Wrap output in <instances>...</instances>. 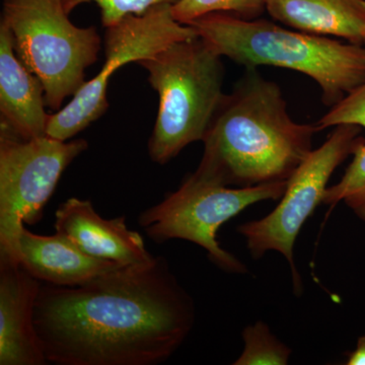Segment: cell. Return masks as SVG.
<instances>
[{"instance_id":"2e32d148","label":"cell","mask_w":365,"mask_h":365,"mask_svg":"<svg viewBox=\"0 0 365 365\" xmlns=\"http://www.w3.org/2000/svg\"><path fill=\"white\" fill-rule=\"evenodd\" d=\"M267 0H180L172 6L173 16L184 25L211 14H227L245 20L259 19Z\"/></svg>"},{"instance_id":"3957f363","label":"cell","mask_w":365,"mask_h":365,"mask_svg":"<svg viewBox=\"0 0 365 365\" xmlns=\"http://www.w3.org/2000/svg\"><path fill=\"white\" fill-rule=\"evenodd\" d=\"M189 26L218 55L246 68L279 67L309 76L330 108L365 83V46L227 14H207Z\"/></svg>"},{"instance_id":"7c38bea8","label":"cell","mask_w":365,"mask_h":365,"mask_svg":"<svg viewBox=\"0 0 365 365\" xmlns=\"http://www.w3.org/2000/svg\"><path fill=\"white\" fill-rule=\"evenodd\" d=\"M44 88L14 50L13 36L0 25V113L1 125L23 139L47 136Z\"/></svg>"},{"instance_id":"4fadbf2b","label":"cell","mask_w":365,"mask_h":365,"mask_svg":"<svg viewBox=\"0 0 365 365\" xmlns=\"http://www.w3.org/2000/svg\"><path fill=\"white\" fill-rule=\"evenodd\" d=\"M19 261L36 279L59 287L81 284L123 266L91 256L59 232L36 235L26 227L19 237Z\"/></svg>"},{"instance_id":"e0dca14e","label":"cell","mask_w":365,"mask_h":365,"mask_svg":"<svg viewBox=\"0 0 365 365\" xmlns=\"http://www.w3.org/2000/svg\"><path fill=\"white\" fill-rule=\"evenodd\" d=\"M245 349L235 365H285L292 350L271 333L263 322L247 327L242 332Z\"/></svg>"},{"instance_id":"6da1fadb","label":"cell","mask_w":365,"mask_h":365,"mask_svg":"<svg viewBox=\"0 0 365 365\" xmlns=\"http://www.w3.org/2000/svg\"><path fill=\"white\" fill-rule=\"evenodd\" d=\"M195 306L163 256L74 287L41 283L34 324L48 364L155 365L193 329Z\"/></svg>"},{"instance_id":"ac0fdd59","label":"cell","mask_w":365,"mask_h":365,"mask_svg":"<svg viewBox=\"0 0 365 365\" xmlns=\"http://www.w3.org/2000/svg\"><path fill=\"white\" fill-rule=\"evenodd\" d=\"M180 0H61L64 9L71 14L83 4L95 2L101 11V21L106 29L119 23L131 14H145L160 4H176Z\"/></svg>"},{"instance_id":"277c9868","label":"cell","mask_w":365,"mask_h":365,"mask_svg":"<svg viewBox=\"0 0 365 365\" xmlns=\"http://www.w3.org/2000/svg\"><path fill=\"white\" fill-rule=\"evenodd\" d=\"M158 95L150 160L165 165L189 144L203 141L225 93L222 56L201 38L170 45L138 62Z\"/></svg>"},{"instance_id":"d6986e66","label":"cell","mask_w":365,"mask_h":365,"mask_svg":"<svg viewBox=\"0 0 365 365\" xmlns=\"http://www.w3.org/2000/svg\"><path fill=\"white\" fill-rule=\"evenodd\" d=\"M316 124L319 131L342 124L357 125L365 130V83L331 107Z\"/></svg>"},{"instance_id":"ffe728a7","label":"cell","mask_w":365,"mask_h":365,"mask_svg":"<svg viewBox=\"0 0 365 365\" xmlns=\"http://www.w3.org/2000/svg\"><path fill=\"white\" fill-rule=\"evenodd\" d=\"M347 365H365V335L360 337L354 351L348 354Z\"/></svg>"},{"instance_id":"8992f818","label":"cell","mask_w":365,"mask_h":365,"mask_svg":"<svg viewBox=\"0 0 365 365\" xmlns=\"http://www.w3.org/2000/svg\"><path fill=\"white\" fill-rule=\"evenodd\" d=\"M287 186V181L235 188L194 172L177 191L144 210L139 215V225L158 244L175 239L194 242L205 250L211 262L225 272L247 273L246 266L220 246L218 230L255 203L278 200Z\"/></svg>"},{"instance_id":"52a82bcc","label":"cell","mask_w":365,"mask_h":365,"mask_svg":"<svg viewBox=\"0 0 365 365\" xmlns=\"http://www.w3.org/2000/svg\"><path fill=\"white\" fill-rule=\"evenodd\" d=\"M86 148L85 139H23L0 125V255L19 261L25 223L39 222L64 170Z\"/></svg>"},{"instance_id":"30bf717a","label":"cell","mask_w":365,"mask_h":365,"mask_svg":"<svg viewBox=\"0 0 365 365\" xmlns=\"http://www.w3.org/2000/svg\"><path fill=\"white\" fill-rule=\"evenodd\" d=\"M41 283L20 262L0 255V365L48 364L34 324Z\"/></svg>"},{"instance_id":"9c48e42d","label":"cell","mask_w":365,"mask_h":365,"mask_svg":"<svg viewBox=\"0 0 365 365\" xmlns=\"http://www.w3.org/2000/svg\"><path fill=\"white\" fill-rule=\"evenodd\" d=\"M361 130L357 125L336 126L325 143L312 150L288 179L284 194L272 212L237 227L254 259L262 258L268 251H277L285 257L292 269L297 294L302 287L294 259L295 241L304 223L323 203L334 172L364 140L360 135Z\"/></svg>"},{"instance_id":"9a60e30c","label":"cell","mask_w":365,"mask_h":365,"mask_svg":"<svg viewBox=\"0 0 365 365\" xmlns=\"http://www.w3.org/2000/svg\"><path fill=\"white\" fill-rule=\"evenodd\" d=\"M352 157L340 181L327 188L323 203L334 207L343 202L365 222V139Z\"/></svg>"},{"instance_id":"ba28073f","label":"cell","mask_w":365,"mask_h":365,"mask_svg":"<svg viewBox=\"0 0 365 365\" xmlns=\"http://www.w3.org/2000/svg\"><path fill=\"white\" fill-rule=\"evenodd\" d=\"M172 4L126 16L106 30V59L95 78L86 81L72 100L50 115L47 136L66 141L97 121L109 108L108 85L113 74L131 62L143 61L181 41L198 37L193 26L173 16Z\"/></svg>"},{"instance_id":"5bb4252c","label":"cell","mask_w":365,"mask_h":365,"mask_svg":"<svg viewBox=\"0 0 365 365\" xmlns=\"http://www.w3.org/2000/svg\"><path fill=\"white\" fill-rule=\"evenodd\" d=\"M266 11L294 30L365 46V0H267Z\"/></svg>"},{"instance_id":"8fae6325","label":"cell","mask_w":365,"mask_h":365,"mask_svg":"<svg viewBox=\"0 0 365 365\" xmlns=\"http://www.w3.org/2000/svg\"><path fill=\"white\" fill-rule=\"evenodd\" d=\"M54 228L101 260L127 266L148 264L155 259L140 234L127 227L126 216L105 220L90 200L67 199L55 212Z\"/></svg>"},{"instance_id":"5b68a950","label":"cell","mask_w":365,"mask_h":365,"mask_svg":"<svg viewBox=\"0 0 365 365\" xmlns=\"http://www.w3.org/2000/svg\"><path fill=\"white\" fill-rule=\"evenodd\" d=\"M68 16L61 0H4L2 11L16 55L39 78L46 106L56 112L86 83L101 50L97 29L76 26Z\"/></svg>"},{"instance_id":"7a4b0ae2","label":"cell","mask_w":365,"mask_h":365,"mask_svg":"<svg viewBox=\"0 0 365 365\" xmlns=\"http://www.w3.org/2000/svg\"><path fill=\"white\" fill-rule=\"evenodd\" d=\"M319 131L290 117L277 83L247 68L206 132L195 173L235 188L287 182L313 150Z\"/></svg>"}]
</instances>
